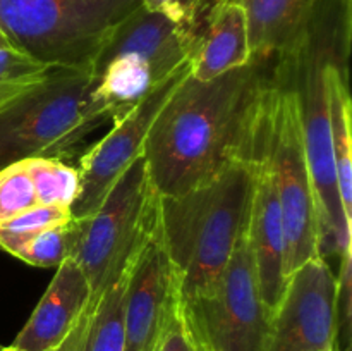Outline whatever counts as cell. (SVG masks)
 Instances as JSON below:
<instances>
[{"label":"cell","mask_w":352,"mask_h":351,"mask_svg":"<svg viewBox=\"0 0 352 351\" xmlns=\"http://www.w3.org/2000/svg\"><path fill=\"white\" fill-rule=\"evenodd\" d=\"M251 58L246 12L232 0H213L196 31L189 67L191 78L210 81Z\"/></svg>","instance_id":"15"},{"label":"cell","mask_w":352,"mask_h":351,"mask_svg":"<svg viewBox=\"0 0 352 351\" xmlns=\"http://www.w3.org/2000/svg\"><path fill=\"white\" fill-rule=\"evenodd\" d=\"M246 12L251 55H275L294 31L306 0H232Z\"/></svg>","instance_id":"18"},{"label":"cell","mask_w":352,"mask_h":351,"mask_svg":"<svg viewBox=\"0 0 352 351\" xmlns=\"http://www.w3.org/2000/svg\"><path fill=\"white\" fill-rule=\"evenodd\" d=\"M181 312L198 351L263 350L272 317L261 298L246 226L219 279L205 295L181 305Z\"/></svg>","instance_id":"9"},{"label":"cell","mask_w":352,"mask_h":351,"mask_svg":"<svg viewBox=\"0 0 352 351\" xmlns=\"http://www.w3.org/2000/svg\"><path fill=\"white\" fill-rule=\"evenodd\" d=\"M7 47H12V45L9 43V40H7V36L3 34V31L0 30V48H7Z\"/></svg>","instance_id":"27"},{"label":"cell","mask_w":352,"mask_h":351,"mask_svg":"<svg viewBox=\"0 0 352 351\" xmlns=\"http://www.w3.org/2000/svg\"><path fill=\"white\" fill-rule=\"evenodd\" d=\"M275 55H251L210 81L191 74L160 110L143 155L160 196L188 193L253 157Z\"/></svg>","instance_id":"1"},{"label":"cell","mask_w":352,"mask_h":351,"mask_svg":"<svg viewBox=\"0 0 352 351\" xmlns=\"http://www.w3.org/2000/svg\"><path fill=\"white\" fill-rule=\"evenodd\" d=\"M196 33L141 3L116 28L89 64L95 95L112 123L191 58Z\"/></svg>","instance_id":"5"},{"label":"cell","mask_w":352,"mask_h":351,"mask_svg":"<svg viewBox=\"0 0 352 351\" xmlns=\"http://www.w3.org/2000/svg\"><path fill=\"white\" fill-rule=\"evenodd\" d=\"M24 160L36 189L38 203L72 209L81 193L79 169L54 157H33Z\"/></svg>","instance_id":"19"},{"label":"cell","mask_w":352,"mask_h":351,"mask_svg":"<svg viewBox=\"0 0 352 351\" xmlns=\"http://www.w3.org/2000/svg\"><path fill=\"white\" fill-rule=\"evenodd\" d=\"M246 227L260 281L261 298L270 317H274L289 281L287 237L270 169L256 141L253 150V188Z\"/></svg>","instance_id":"13"},{"label":"cell","mask_w":352,"mask_h":351,"mask_svg":"<svg viewBox=\"0 0 352 351\" xmlns=\"http://www.w3.org/2000/svg\"><path fill=\"white\" fill-rule=\"evenodd\" d=\"M251 188L253 157L188 193L158 195V226L181 305L205 295L219 279L246 226Z\"/></svg>","instance_id":"3"},{"label":"cell","mask_w":352,"mask_h":351,"mask_svg":"<svg viewBox=\"0 0 352 351\" xmlns=\"http://www.w3.org/2000/svg\"><path fill=\"white\" fill-rule=\"evenodd\" d=\"M136 258L95 301L86 305L55 351H124V317Z\"/></svg>","instance_id":"16"},{"label":"cell","mask_w":352,"mask_h":351,"mask_svg":"<svg viewBox=\"0 0 352 351\" xmlns=\"http://www.w3.org/2000/svg\"><path fill=\"white\" fill-rule=\"evenodd\" d=\"M107 120L89 67H54L0 114V169L33 157L64 160Z\"/></svg>","instance_id":"4"},{"label":"cell","mask_w":352,"mask_h":351,"mask_svg":"<svg viewBox=\"0 0 352 351\" xmlns=\"http://www.w3.org/2000/svg\"><path fill=\"white\" fill-rule=\"evenodd\" d=\"M158 213V193L141 153L110 188L98 209L85 219L74 260L88 279V305L134 262Z\"/></svg>","instance_id":"8"},{"label":"cell","mask_w":352,"mask_h":351,"mask_svg":"<svg viewBox=\"0 0 352 351\" xmlns=\"http://www.w3.org/2000/svg\"><path fill=\"white\" fill-rule=\"evenodd\" d=\"M47 65L14 47L0 48V114L50 76Z\"/></svg>","instance_id":"21"},{"label":"cell","mask_w":352,"mask_h":351,"mask_svg":"<svg viewBox=\"0 0 352 351\" xmlns=\"http://www.w3.org/2000/svg\"><path fill=\"white\" fill-rule=\"evenodd\" d=\"M337 291V272L325 258L296 268L261 351H333Z\"/></svg>","instance_id":"11"},{"label":"cell","mask_w":352,"mask_h":351,"mask_svg":"<svg viewBox=\"0 0 352 351\" xmlns=\"http://www.w3.org/2000/svg\"><path fill=\"white\" fill-rule=\"evenodd\" d=\"M0 348H2V346H0Z\"/></svg>","instance_id":"29"},{"label":"cell","mask_w":352,"mask_h":351,"mask_svg":"<svg viewBox=\"0 0 352 351\" xmlns=\"http://www.w3.org/2000/svg\"><path fill=\"white\" fill-rule=\"evenodd\" d=\"M34 205L40 203L26 160L0 169V224Z\"/></svg>","instance_id":"23"},{"label":"cell","mask_w":352,"mask_h":351,"mask_svg":"<svg viewBox=\"0 0 352 351\" xmlns=\"http://www.w3.org/2000/svg\"><path fill=\"white\" fill-rule=\"evenodd\" d=\"M85 229V219L72 217L67 222L43 231L28 241L14 257L34 267H58L64 260L72 258Z\"/></svg>","instance_id":"20"},{"label":"cell","mask_w":352,"mask_h":351,"mask_svg":"<svg viewBox=\"0 0 352 351\" xmlns=\"http://www.w3.org/2000/svg\"><path fill=\"white\" fill-rule=\"evenodd\" d=\"M0 351H21V350H16V348H12V346H9V348H0Z\"/></svg>","instance_id":"28"},{"label":"cell","mask_w":352,"mask_h":351,"mask_svg":"<svg viewBox=\"0 0 352 351\" xmlns=\"http://www.w3.org/2000/svg\"><path fill=\"white\" fill-rule=\"evenodd\" d=\"M89 295L88 279L78 262L64 260L10 346L21 351H55L85 312Z\"/></svg>","instance_id":"14"},{"label":"cell","mask_w":352,"mask_h":351,"mask_svg":"<svg viewBox=\"0 0 352 351\" xmlns=\"http://www.w3.org/2000/svg\"><path fill=\"white\" fill-rule=\"evenodd\" d=\"M155 351H198L192 343L188 327H186L179 301L175 303L170 315H168V320L165 323V329Z\"/></svg>","instance_id":"26"},{"label":"cell","mask_w":352,"mask_h":351,"mask_svg":"<svg viewBox=\"0 0 352 351\" xmlns=\"http://www.w3.org/2000/svg\"><path fill=\"white\" fill-rule=\"evenodd\" d=\"M179 301L175 272L157 222L134 264L124 317V351H155Z\"/></svg>","instance_id":"12"},{"label":"cell","mask_w":352,"mask_h":351,"mask_svg":"<svg viewBox=\"0 0 352 351\" xmlns=\"http://www.w3.org/2000/svg\"><path fill=\"white\" fill-rule=\"evenodd\" d=\"M351 272H352V253L351 250L340 257L337 268V291L336 305V341L333 351H351Z\"/></svg>","instance_id":"24"},{"label":"cell","mask_w":352,"mask_h":351,"mask_svg":"<svg viewBox=\"0 0 352 351\" xmlns=\"http://www.w3.org/2000/svg\"><path fill=\"white\" fill-rule=\"evenodd\" d=\"M71 219V209L52 205L31 206L0 224V250L7 251L14 257V253L34 236Z\"/></svg>","instance_id":"22"},{"label":"cell","mask_w":352,"mask_h":351,"mask_svg":"<svg viewBox=\"0 0 352 351\" xmlns=\"http://www.w3.org/2000/svg\"><path fill=\"white\" fill-rule=\"evenodd\" d=\"M191 74L189 62L155 86L131 112L116 120L109 134L93 143L79 158L81 193L72 205V217L91 215L127 167L143 153L144 143L160 110L179 85Z\"/></svg>","instance_id":"10"},{"label":"cell","mask_w":352,"mask_h":351,"mask_svg":"<svg viewBox=\"0 0 352 351\" xmlns=\"http://www.w3.org/2000/svg\"><path fill=\"white\" fill-rule=\"evenodd\" d=\"M351 40L352 0H306L294 31L275 54V69L298 98L325 260H339L352 244V224L337 189L327 98L329 69L349 64Z\"/></svg>","instance_id":"2"},{"label":"cell","mask_w":352,"mask_h":351,"mask_svg":"<svg viewBox=\"0 0 352 351\" xmlns=\"http://www.w3.org/2000/svg\"><path fill=\"white\" fill-rule=\"evenodd\" d=\"M256 145L270 169L287 237V275L320 257L315 186L294 89L275 69L258 127Z\"/></svg>","instance_id":"6"},{"label":"cell","mask_w":352,"mask_h":351,"mask_svg":"<svg viewBox=\"0 0 352 351\" xmlns=\"http://www.w3.org/2000/svg\"><path fill=\"white\" fill-rule=\"evenodd\" d=\"M143 0H0L9 43L54 67H89L95 55Z\"/></svg>","instance_id":"7"},{"label":"cell","mask_w":352,"mask_h":351,"mask_svg":"<svg viewBox=\"0 0 352 351\" xmlns=\"http://www.w3.org/2000/svg\"><path fill=\"white\" fill-rule=\"evenodd\" d=\"M212 2L213 0H143V7L150 12L162 14L177 26L198 31Z\"/></svg>","instance_id":"25"},{"label":"cell","mask_w":352,"mask_h":351,"mask_svg":"<svg viewBox=\"0 0 352 351\" xmlns=\"http://www.w3.org/2000/svg\"><path fill=\"white\" fill-rule=\"evenodd\" d=\"M330 138L337 189L346 219L352 224V143L349 64H336L327 74Z\"/></svg>","instance_id":"17"}]
</instances>
